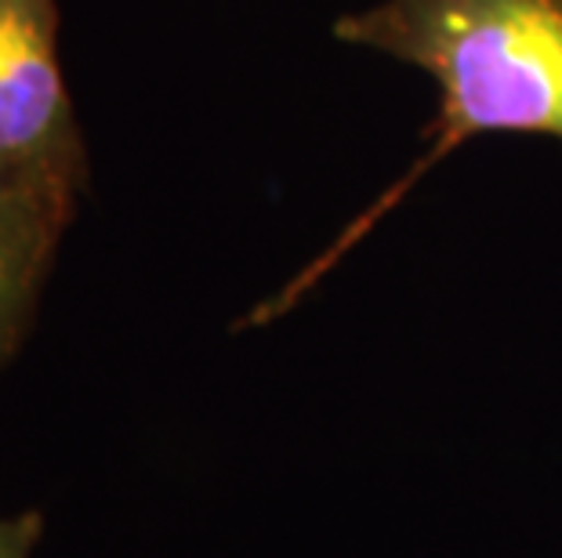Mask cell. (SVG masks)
<instances>
[{
    "mask_svg": "<svg viewBox=\"0 0 562 558\" xmlns=\"http://www.w3.org/2000/svg\"><path fill=\"white\" fill-rule=\"evenodd\" d=\"M334 37L425 69L439 110L425 152L258 319L286 312L422 178L480 135H544L562 146V0H381L341 15Z\"/></svg>",
    "mask_w": 562,
    "mask_h": 558,
    "instance_id": "1",
    "label": "cell"
},
{
    "mask_svg": "<svg viewBox=\"0 0 562 558\" xmlns=\"http://www.w3.org/2000/svg\"><path fill=\"white\" fill-rule=\"evenodd\" d=\"M88 149L58 66L55 0H0V193L77 210Z\"/></svg>",
    "mask_w": 562,
    "mask_h": 558,
    "instance_id": "2",
    "label": "cell"
},
{
    "mask_svg": "<svg viewBox=\"0 0 562 558\" xmlns=\"http://www.w3.org/2000/svg\"><path fill=\"white\" fill-rule=\"evenodd\" d=\"M77 210L55 200L0 193V366L30 334L44 280Z\"/></svg>",
    "mask_w": 562,
    "mask_h": 558,
    "instance_id": "3",
    "label": "cell"
},
{
    "mask_svg": "<svg viewBox=\"0 0 562 558\" xmlns=\"http://www.w3.org/2000/svg\"><path fill=\"white\" fill-rule=\"evenodd\" d=\"M44 533L41 512H22L15 519H0V558H30Z\"/></svg>",
    "mask_w": 562,
    "mask_h": 558,
    "instance_id": "4",
    "label": "cell"
}]
</instances>
